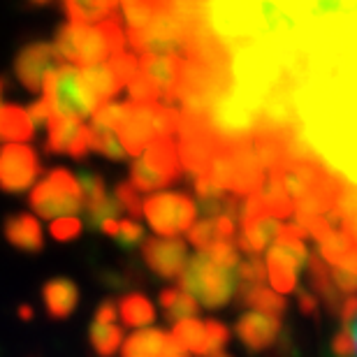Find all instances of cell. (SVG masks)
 <instances>
[{
  "instance_id": "6da1fadb",
  "label": "cell",
  "mask_w": 357,
  "mask_h": 357,
  "mask_svg": "<svg viewBox=\"0 0 357 357\" xmlns=\"http://www.w3.org/2000/svg\"><path fill=\"white\" fill-rule=\"evenodd\" d=\"M297 54L309 61L297 91L304 139L357 181V0L320 21Z\"/></svg>"
},
{
  "instance_id": "7a4b0ae2",
  "label": "cell",
  "mask_w": 357,
  "mask_h": 357,
  "mask_svg": "<svg viewBox=\"0 0 357 357\" xmlns=\"http://www.w3.org/2000/svg\"><path fill=\"white\" fill-rule=\"evenodd\" d=\"M52 45L61 59L73 66H98L109 61L114 54L126 52V33L121 28V17L98 26L66 24L56 31Z\"/></svg>"
},
{
  "instance_id": "3957f363",
  "label": "cell",
  "mask_w": 357,
  "mask_h": 357,
  "mask_svg": "<svg viewBox=\"0 0 357 357\" xmlns=\"http://www.w3.org/2000/svg\"><path fill=\"white\" fill-rule=\"evenodd\" d=\"M178 288L195 297L204 309L218 311L237 295V271L213 265L206 253L199 251L185 262L178 276Z\"/></svg>"
},
{
  "instance_id": "277c9868",
  "label": "cell",
  "mask_w": 357,
  "mask_h": 357,
  "mask_svg": "<svg viewBox=\"0 0 357 357\" xmlns=\"http://www.w3.org/2000/svg\"><path fill=\"white\" fill-rule=\"evenodd\" d=\"M178 132V109L165 102L135 105L130 116L119 128V139L128 155H142L155 139H172Z\"/></svg>"
},
{
  "instance_id": "5b68a950",
  "label": "cell",
  "mask_w": 357,
  "mask_h": 357,
  "mask_svg": "<svg viewBox=\"0 0 357 357\" xmlns=\"http://www.w3.org/2000/svg\"><path fill=\"white\" fill-rule=\"evenodd\" d=\"M31 209L40 218L56 220L75 216L84 209V195L79 188V178H77L66 167H54L42 181L31 190L28 197Z\"/></svg>"
},
{
  "instance_id": "8992f818",
  "label": "cell",
  "mask_w": 357,
  "mask_h": 357,
  "mask_svg": "<svg viewBox=\"0 0 357 357\" xmlns=\"http://www.w3.org/2000/svg\"><path fill=\"white\" fill-rule=\"evenodd\" d=\"M42 98H47L49 107H52V116H70L82 121L93 116V112L100 107L75 66H63L54 75H49Z\"/></svg>"
},
{
  "instance_id": "52a82bcc",
  "label": "cell",
  "mask_w": 357,
  "mask_h": 357,
  "mask_svg": "<svg viewBox=\"0 0 357 357\" xmlns=\"http://www.w3.org/2000/svg\"><path fill=\"white\" fill-rule=\"evenodd\" d=\"M146 223L160 237L172 239L176 234L188 232L197 218V202L185 192H153L142 204Z\"/></svg>"
},
{
  "instance_id": "ba28073f",
  "label": "cell",
  "mask_w": 357,
  "mask_h": 357,
  "mask_svg": "<svg viewBox=\"0 0 357 357\" xmlns=\"http://www.w3.org/2000/svg\"><path fill=\"white\" fill-rule=\"evenodd\" d=\"M188 31L169 12L155 17L142 31H128L126 45L137 56H181Z\"/></svg>"
},
{
  "instance_id": "9c48e42d",
  "label": "cell",
  "mask_w": 357,
  "mask_h": 357,
  "mask_svg": "<svg viewBox=\"0 0 357 357\" xmlns=\"http://www.w3.org/2000/svg\"><path fill=\"white\" fill-rule=\"evenodd\" d=\"M309 248L304 241H290V239H276L267 251L265 265L269 283L278 295H288L297 290V281L302 269L309 262Z\"/></svg>"
},
{
  "instance_id": "30bf717a",
  "label": "cell",
  "mask_w": 357,
  "mask_h": 357,
  "mask_svg": "<svg viewBox=\"0 0 357 357\" xmlns=\"http://www.w3.org/2000/svg\"><path fill=\"white\" fill-rule=\"evenodd\" d=\"M42 165L38 151L28 144L0 146V190L10 195H21L38 181Z\"/></svg>"
},
{
  "instance_id": "8fae6325",
  "label": "cell",
  "mask_w": 357,
  "mask_h": 357,
  "mask_svg": "<svg viewBox=\"0 0 357 357\" xmlns=\"http://www.w3.org/2000/svg\"><path fill=\"white\" fill-rule=\"evenodd\" d=\"M63 68V59L52 42H28L14 59V75L31 93H42L49 75Z\"/></svg>"
},
{
  "instance_id": "7c38bea8",
  "label": "cell",
  "mask_w": 357,
  "mask_h": 357,
  "mask_svg": "<svg viewBox=\"0 0 357 357\" xmlns=\"http://www.w3.org/2000/svg\"><path fill=\"white\" fill-rule=\"evenodd\" d=\"M225 149L232 162V195L248 197L265 181V167L260 165L258 153L253 151L251 137L227 142Z\"/></svg>"
},
{
  "instance_id": "4fadbf2b",
  "label": "cell",
  "mask_w": 357,
  "mask_h": 357,
  "mask_svg": "<svg viewBox=\"0 0 357 357\" xmlns=\"http://www.w3.org/2000/svg\"><path fill=\"white\" fill-rule=\"evenodd\" d=\"M47 144L49 153H68L75 160L86 158L91 149V128L79 119L70 116H49L47 123Z\"/></svg>"
},
{
  "instance_id": "5bb4252c",
  "label": "cell",
  "mask_w": 357,
  "mask_h": 357,
  "mask_svg": "<svg viewBox=\"0 0 357 357\" xmlns=\"http://www.w3.org/2000/svg\"><path fill=\"white\" fill-rule=\"evenodd\" d=\"M142 260L162 281H174L188 262V244L183 239H146L142 244Z\"/></svg>"
},
{
  "instance_id": "9a60e30c",
  "label": "cell",
  "mask_w": 357,
  "mask_h": 357,
  "mask_svg": "<svg viewBox=\"0 0 357 357\" xmlns=\"http://www.w3.org/2000/svg\"><path fill=\"white\" fill-rule=\"evenodd\" d=\"M276 174L281 178L285 192L297 204L302 197L330 181L337 172L327 167L323 160H288L281 169H276Z\"/></svg>"
},
{
  "instance_id": "2e32d148",
  "label": "cell",
  "mask_w": 357,
  "mask_h": 357,
  "mask_svg": "<svg viewBox=\"0 0 357 357\" xmlns=\"http://www.w3.org/2000/svg\"><path fill=\"white\" fill-rule=\"evenodd\" d=\"M234 332H237L241 346L248 353L260 355L278 344V339L283 334V325L281 318L265 316V313L258 311H248L244 316H239L237 325H234Z\"/></svg>"
},
{
  "instance_id": "e0dca14e",
  "label": "cell",
  "mask_w": 357,
  "mask_h": 357,
  "mask_svg": "<svg viewBox=\"0 0 357 357\" xmlns=\"http://www.w3.org/2000/svg\"><path fill=\"white\" fill-rule=\"evenodd\" d=\"M139 73L160 91L165 105L176 102L178 82H181V73H183L181 56H142Z\"/></svg>"
},
{
  "instance_id": "ac0fdd59",
  "label": "cell",
  "mask_w": 357,
  "mask_h": 357,
  "mask_svg": "<svg viewBox=\"0 0 357 357\" xmlns=\"http://www.w3.org/2000/svg\"><path fill=\"white\" fill-rule=\"evenodd\" d=\"M3 234L7 244L21 253L35 255L42 253V248H45V234H42L40 220L28 211H19L7 216L3 223Z\"/></svg>"
},
{
  "instance_id": "d6986e66",
  "label": "cell",
  "mask_w": 357,
  "mask_h": 357,
  "mask_svg": "<svg viewBox=\"0 0 357 357\" xmlns=\"http://www.w3.org/2000/svg\"><path fill=\"white\" fill-rule=\"evenodd\" d=\"M42 299H45L47 316L52 320H66L75 313L79 304V288L73 278L56 276L42 285Z\"/></svg>"
},
{
  "instance_id": "ffe728a7",
  "label": "cell",
  "mask_w": 357,
  "mask_h": 357,
  "mask_svg": "<svg viewBox=\"0 0 357 357\" xmlns=\"http://www.w3.org/2000/svg\"><path fill=\"white\" fill-rule=\"evenodd\" d=\"M281 227H283L281 220L265 216V213L246 220V223H241V234L237 239V248H241V251L248 255L267 253L271 248V241H276L278 234H281Z\"/></svg>"
},
{
  "instance_id": "44dd1931",
  "label": "cell",
  "mask_w": 357,
  "mask_h": 357,
  "mask_svg": "<svg viewBox=\"0 0 357 357\" xmlns=\"http://www.w3.org/2000/svg\"><path fill=\"white\" fill-rule=\"evenodd\" d=\"M306 269H309V283L311 288L316 290L318 299L323 302V306L327 309V313L334 318H339V311H341V295L339 290L334 288V281H332V271L327 269L325 260L320 258L318 253H311L309 255V262H306Z\"/></svg>"
},
{
  "instance_id": "7402d4cb",
  "label": "cell",
  "mask_w": 357,
  "mask_h": 357,
  "mask_svg": "<svg viewBox=\"0 0 357 357\" xmlns=\"http://www.w3.org/2000/svg\"><path fill=\"white\" fill-rule=\"evenodd\" d=\"M121 0H66V14L70 24L98 26L102 21L119 17Z\"/></svg>"
},
{
  "instance_id": "603a6c76",
  "label": "cell",
  "mask_w": 357,
  "mask_h": 357,
  "mask_svg": "<svg viewBox=\"0 0 357 357\" xmlns=\"http://www.w3.org/2000/svg\"><path fill=\"white\" fill-rule=\"evenodd\" d=\"M33 121L24 107L0 105V144H24L33 139Z\"/></svg>"
},
{
  "instance_id": "cb8c5ba5",
  "label": "cell",
  "mask_w": 357,
  "mask_h": 357,
  "mask_svg": "<svg viewBox=\"0 0 357 357\" xmlns=\"http://www.w3.org/2000/svg\"><path fill=\"white\" fill-rule=\"evenodd\" d=\"M237 304L251 306V309H255L258 313H265V316H274V318H281L283 313L288 311L285 297L278 295V292L267 290L265 285L237 283Z\"/></svg>"
},
{
  "instance_id": "d4e9b609",
  "label": "cell",
  "mask_w": 357,
  "mask_h": 357,
  "mask_svg": "<svg viewBox=\"0 0 357 357\" xmlns=\"http://www.w3.org/2000/svg\"><path fill=\"white\" fill-rule=\"evenodd\" d=\"M255 195L260 199L262 213L271 218H288L295 213V202L290 199V195L285 192L281 178L276 172H269L267 178L262 181V185L255 190Z\"/></svg>"
},
{
  "instance_id": "484cf974",
  "label": "cell",
  "mask_w": 357,
  "mask_h": 357,
  "mask_svg": "<svg viewBox=\"0 0 357 357\" xmlns=\"http://www.w3.org/2000/svg\"><path fill=\"white\" fill-rule=\"evenodd\" d=\"M139 158L151 169L165 176L169 183L181 178V160H178V151L172 144V139H155L153 144L146 146V151Z\"/></svg>"
},
{
  "instance_id": "4316f807",
  "label": "cell",
  "mask_w": 357,
  "mask_h": 357,
  "mask_svg": "<svg viewBox=\"0 0 357 357\" xmlns=\"http://www.w3.org/2000/svg\"><path fill=\"white\" fill-rule=\"evenodd\" d=\"M169 334L160 327H144L132 332L121 346V357H162Z\"/></svg>"
},
{
  "instance_id": "83f0119b",
  "label": "cell",
  "mask_w": 357,
  "mask_h": 357,
  "mask_svg": "<svg viewBox=\"0 0 357 357\" xmlns=\"http://www.w3.org/2000/svg\"><path fill=\"white\" fill-rule=\"evenodd\" d=\"M174 344L185 353H192L197 357H211L209 355V337H206V327L202 320L197 318H185L174 323L172 330Z\"/></svg>"
},
{
  "instance_id": "f1b7e54d",
  "label": "cell",
  "mask_w": 357,
  "mask_h": 357,
  "mask_svg": "<svg viewBox=\"0 0 357 357\" xmlns=\"http://www.w3.org/2000/svg\"><path fill=\"white\" fill-rule=\"evenodd\" d=\"M79 75L86 89L91 91V96L98 100V105L109 102L112 96H116L121 91V84L116 82V77L109 70V63H98V66H84L79 68Z\"/></svg>"
},
{
  "instance_id": "f546056e",
  "label": "cell",
  "mask_w": 357,
  "mask_h": 357,
  "mask_svg": "<svg viewBox=\"0 0 357 357\" xmlns=\"http://www.w3.org/2000/svg\"><path fill=\"white\" fill-rule=\"evenodd\" d=\"M119 318L126 327L144 330L155 320V309L144 292H130L119 302Z\"/></svg>"
},
{
  "instance_id": "4dcf8cb0",
  "label": "cell",
  "mask_w": 357,
  "mask_h": 357,
  "mask_svg": "<svg viewBox=\"0 0 357 357\" xmlns=\"http://www.w3.org/2000/svg\"><path fill=\"white\" fill-rule=\"evenodd\" d=\"M158 299H160V309L165 313V320H169V323H178V320L185 318H197L199 302L181 288L160 290Z\"/></svg>"
},
{
  "instance_id": "1f68e13d",
  "label": "cell",
  "mask_w": 357,
  "mask_h": 357,
  "mask_svg": "<svg viewBox=\"0 0 357 357\" xmlns=\"http://www.w3.org/2000/svg\"><path fill=\"white\" fill-rule=\"evenodd\" d=\"M192 188H195V202L197 209L204 213V218H218L223 216V206H225V190L218 188L209 176H195L192 178Z\"/></svg>"
},
{
  "instance_id": "d6a6232c",
  "label": "cell",
  "mask_w": 357,
  "mask_h": 357,
  "mask_svg": "<svg viewBox=\"0 0 357 357\" xmlns=\"http://www.w3.org/2000/svg\"><path fill=\"white\" fill-rule=\"evenodd\" d=\"M89 344L96 355L114 357L119 348L123 346V330L116 323H96L93 320L89 327Z\"/></svg>"
},
{
  "instance_id": "836d02e7",
  "label": "cell",
  "mask_w": 357,
  "mask_h": 357,
  "mask_svg": "<svg viewBox=\"0 0 357 357\" xmlns=\"http://www.w3.org/2000/svg\"><path fill=\"white\" fill-rule=\"evenodd\" d=\"M91 149L98 151L100 155L109 158L114 162H121L128 158V151L121 144V139L116 137V132L109 130V128H102V126H96L91 123Z\"/></svg>"
},
{
  "instance_id": "e575fe53",
  "label": "cell",
  "mask_w": 357,
  "mask_h": 357,
  "mask_svg": "<svg viewBox=\"0 0 357 357\" xmlns=\"http://www.w3.org/2000/svg\"><path fill=\"white\" fill-rule=\"evenodd\" d=\"M353 248H355L353 239L348 237L344 230H332L325 239L318 241V255L334 267H337L339 262L344 260V255L351 253Z\"/></svg>"
},
{
  "instance_id": "d590c367",
  "label": "cell",
  "mask_w": 357,
  "mask_h": 357,
  "mask_svg": "<svg viewBox=\"0 0 357 357\" xmlns=\"http://www.w3.org/2000/svg\"><path fill=\"white\" fill-rule=\"evenodd\" d=\"M132 102L128 100V102H116V100H109V102L100 105L96 112H93V121L91 123L96 126H102V128H109V130L116 132L121 126L126 123V119L130 116L132 112Z\"/></svg>"
},
{
  "instance_id": "8d00e7d4",
  "label": "cell",
  "mask_w": 357,
  "mask_h": 357,
  "mask_svg": "<svg viewBox=\"0 0 357 357\" xmlns=\"http://www.w3.org/2000/svg\"><path fill=\"white\" fill-rule=\"evenodd\" d=\"M130 183L142 192H151L158 188H165L169 181L162 174H158L155 169H151L142 158H135L130 165Z\"/></svg>"
},
{
  "instance_id": "74e56055",
  "label": "cell",
  "mask_w": 357,
  "mask_h": 357,
  "mask_svg": "<svg viewBox=\"0 0 357 357\" xmlns=\"http://www.w3.org/2000/svg\"><path fill=\"white\" fill-rule=\"evenodd\" d=\"M204 253L213 265L230 269V271H237L239 262H241L239 260V248L234 241H213L209 248H204Z\"/></svg>"
},
{
  "instance_id": "f35d334b",
  "label": "cell",
  "mask_w": 357,
  "mask_h": 357,
  "mask_svg": "<svg viewBox=\"0 0 357 357\" xmlns=\"http://www.w3.org/2000/svg\"><path fill=\"white\" fill-rule=\"evenodd\" d=\"M84 211H86V225L91 227V230H100V225H102L105 220L119 218V213L123 209H121V204L116 202V197L107 195L105 199H100L98 204L86 206Z\"/></svg>"
},
{
  "instance_id": "ab89813d",
  "label": "cell",
  "mask_w": 357,
  "mask_h": 357,
  "mask_svg": "<svg viewBox=\"0 0 357 357\" xmlns=\"http://www.w3.org/2000/svg\"><path fill=\"white\" fill-rule=\"evenodd\" d=\"M77 178H79V188H82V195H84V209L91 204H98L100 199L107 197L105 178L98 172H93V169H82Z\"/></svg>"
},
{
  "instance_id": "60d3db41",
  "label": "cell",
  "mask_w": 357,
  "mask_h": 357,
  "mask_svg": "<svg viewBox=\"0 0 357 357\" xmlns=\"http://www.w3.org/2000/svg\"><path fill=\"white\" fill-rule=\"evenodd\" d=\"M128 96H130L132 105H153V102H160L162 100L160 91L155 89L142 73H137L130 82H128Z\"/></svg>"
},
{
  "instance_id": "b9f144b4",
  "label": "cell",
  "mask_w": 357,
  "mask_h": 357,
  "mask_svg": "<svg viewBox=\"0 0 357 357\" xmlns=\"http://www.w3.org/2000/svg\"><path fill=\"white\" fill-rule=\"evenodd\" d=\"M109 70L116 77L121 86H128V82L139 73V56L132 52H121L114 54L109 59Z\"/></svg>"
},
{
  "instance_id": "7bdbcfd3",
  "label": "cell",
  "mask_w": 357,
  "mask_h": 357,
  "mask_svg": "<svg viewBox=\"0 0 357 357\" xmlns=\"http://www.w3.org/2000/svg\"><path fill=\"white\" fill-rule=\"evenodd\" d=\"M144 227H142L135 218H123L119 220V234H116V244L123 251H135L137 246L144 244Z\"/></svg>"
},
{
  "instance_id": "ee69618b",
  "label": "cell",
  "mask_w": 357,
  "mask_h": 357,
  "mask_svg": "<svg viewBox=\"0 0 357 357\" xmlns=\"http://www.w3.org/2000/svg\"><path fill=\"white\" fill-rule=\"evenodd\" d=\"M267 276L265 260H260V255H248L244 262H239L237 267V283L244 285H262Z\"/></svg>"
},
{
  "instance_id": "f6af8a7d",
  "label": "cell",
  "mask_w": 357,
  "mask_h": 357,
  "mask_svg": "<svg viewBox=\"0 0 357 357\" xmlns=\"http://www.w3.org/2000/svg\"><path fill=\"white\" fill-rule=\"evenodd\" d=\"M114 197H116V202L121 204V209L130 213V218L137 220L142 216V204H144V199L137 195V188H135L130 181H119L116 188H114Z\"/></svg>"
},
{
  "instance_id": "bcb514c9",
  "label": "cell",
  "mask_w": 357,
  "mask_h": 357,
  "mask_svg": "<svg viewBox=\"0 0 357 357\" xmlns=\"http://www.w3.org/2000/svg\"><path fill=\"white\" fill-rule=\"evenodd\" d=\"M188 234V241L199 251H204V248H209L213 241H218L216 237V223H213V218H202L197 220V223L190 225V230L185 232Z\"/></svg>"
},
{
  "instance_id": "7dc6e473",
  "label": "cell",
  "mask_w": 357,
  "mask_h": 357,
  "mask_svg": "<svg viewBox=\"0 0 357 357\" xmlns=\"http://www.w3.org/2000/svg\"><path fill=\"white\" fill-rule=\"evenodd\" d=\"M330 357H357V337L353 327H344L334 334L330 344Z\"/></svg>"
},
{
  "instance_id": "c3c4849f",
  "label": "cell",
  "mask_w": 357,
  "mask_h": 357,
  "mask_svg": "<svg viewBox=\"0 0 357 357\" xmlns=\"http://www.w3.org/2000/svg\"><path fill=\"white\" fill-rule=\"evenodd\" d=\"M49 230H52V237L56 241H73L82 234L84 223L75 216H66V218L52 220V227H49Z\"/></svg>"
},
{
  "instance_id": "681fc988",
  "label": "cell",
  "mask_w": 357,
  "mask_h": 357,
  "mask_svg": "<svg viewBox=\"0 0 357 357\" xmlns=\"http://www.w3.org/2000/svg\"><path fill=\"white\" fill-rule=\"evenodd\" d=\"M204 327H206V337H209V355L216 357L225 348L227 341H230V330H227V325L218 323V320H213V318L206 320Z\"/></svg>"
},
{
  "instance_id": "f907efd6",
  "label": "cell",
  "mask_w": 357,
  "mask_h": 357,
  "mask_svg": "<svg viewBox=\"0 0 357 357\" xmlns=\"http://www.w3.org/2000/svg\"><path fill=\"white\" fill-rule=\"evenodd\" d=\"M332 281L334 288L339 292H346V295H357V274H351V271L334 267L332 269Z\"/></svg>"
},
{
  "instance_id": "816d5d0a",
  "label": "cell",
  "mask_w": 357,
  "mask_h": 357,
  "mask_svg": "<svg viewBox=\"0 0 357 357\" xmlns=\"http://www.w3.org/2000/svg\"><path fill=\"white\" fill-rule=\"evenodd\" d=\"M26 112H28V116H31V121H33L35 130H38V128H42V126H47L49 123V116H52V107H49L47 98L35 100L31 107H26Z\"/></svg>"
},
{
  "instance_id": "f5cc1de1",
  "label": "cell",
  "mask_w": 357,
  "mask_h": 357,
  "mask_svg": "<svg viewBox=\"0 0 357 357\" xmlns=\"http://www.w3.org/2000/svg\"><path fill=\"white\" fill-rule=\"evenodd\" d=\"M297 304H299V311L304 313V316H318L320 311V299L316 295H311L309 290H297Z\"/></svg>"
},
{
  "instance_id": "db71d44e",
  "label": "cell",
  "mask_w": 357,
  "mask_h": 357,
  "mask_svg": "<svg viewBox=\"0 0 357 357\" xmlns=\"http://www.w3.org/2000/svg\"><path fill=\"white\" fill-rule=\"evenodd\" d=\"M116 318H119V304L114 299H105L96 309V316H93L96 323H116Z\"/></svg>"
},
{
  "instance_id": "11a10c76",
  "label": "cell",
  "mask_w": 357,
  "mask_h": 357,
  "mask_svg": "<svg viewBox=\"0 0 357 357\" xmlns=\"http://www.w3.org/2000/svg\"><path fill=\"white\" fill-rule=\"evenodd\" d=\"M339 320L344 323V327H353L357 323V295H348L341 304Z\"/></svg>"
},
{
  "instance_id": "9f6ffc18",
  "label": "cell",
  "mask_w": 357,
  "mask_h": 357,
  "mask_svg": "<svg viewBox=\"0 0 357 357\" xmlns=\"http://www.w3.org/2000/svg\"><path fill=\"white\" fill-rule=\"evenodd\" d=\"M213 223H216V237H218V241H232L234 230H237V223H234L232 218L218 216V218H213Z\"/></svg>"
},
{
  "instance_id": "6f0895ef",
  "label": "cell",
  "mask_w": 357,
  "mask_h": 357,
  "mask_svg": "<svg viewBox=\"0 0 357 357\" xmlns=\"http://www.w3.org/2000/svg\"><path fill=\"white\" fill-rule=\"evenodd\" d=\"M337 267L346 269V271H351V274H357V246L353 248L351 253H346V255H344V260H341Z\"/></svg>"
},
{
  "instance_id": "680465c9",
  "label": "cell",
  "mask_w": 357,
  "mask_h": 357,
  "mask_svg": "<svg viewBox=\"0 0 357 357\" xmlns=\"http://www.w3.org/2000/svg\"><path fill=\"white\" fill-rule=\"evenodd\" d=\"M341 230H344L348 237L353 239V244L357 246V216H351L344 220V225H341Z\"/></svg>"
},
{
  "instance_id": "91938a15",
  "label": "cell",
  "mask_w": 357,
  "mask_h": 357,
  "mask_svg": "<svg viewBox=\"0 0 357 357\" xmlns=\"http://www.w3.org/2000/svg\"><path fill=\"white\" fill-rule=\"evenodd\" d=\"M100 232L107 234V237H114V239H116V234H119V218L105 220V223L100 225Z\"/></svg>"
},
{
  "instance_id": "94428289",
  "label": "cell",
  "mask_w": 357,
  "mask_h": 357,
  "mask_svg": "<svg viewBox=\"0 0 357 357\" xmlns=\"http://www.w3.org/2000/svg\"><path fill=\"white\" fill-rule=\"evenodd\" d=\"M19 316L24 318V320H31V318H33V311H31V306H21V309H19Z\"/></svg>"
},
{
  "instance_id": "6125c7cd",
  "label": "cell",
  "mask_w": 357,
  "mask_h": 357,
  "mask_svg": "<svg viewBox=\"0 0 357 357\" xmlns=\"http://www.w3.org/2000/svg\"><path fill=\"white\" fill-rule=\"evenodd\" d=\"M28 3H31V5H38V7H42V5H49V3H52V0H28Z\"/></svg>"
},
{
  "instance_id": "be15d7a7",
  "label": "cell",
  "mask_w": 357,
  "mask_h": 357,
  "mask_svg": "<svg viewBox=\"0 0 357 357\" xmlns=\"http://www.w3.org/2000/svg\"><path fill=\"white\" fill-rule=\"evenodd\" d=\"M353 330H355V337H357V323L353 325Z\"/></svg>"
},
{
  "instance_id": "e7e4bbea",
  "label": "cell",
  "mask_w": 357,
  "mask_h": 357,
  "mask_svg": "<svg viewBox=\"0 0 357 357\" xmlns=\"http://www.w3.org/2000/svg\"><path fill=\"white\" fill-rule=\"evenodd\" d=\"M216 357H230V355H223V353H220V355H216Z\"/></svg>"
}]
</instances>
